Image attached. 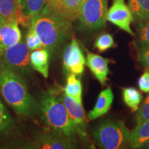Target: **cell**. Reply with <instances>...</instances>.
<instances>
[{
    "instance_id": "cell-8",
    "label": "cell",
    "mask_w": 149,
    "mask_h": 149,
    "mask_svg": "<svg viewBox=\"0 0 149 149\" xmlns=\"http://www.w3.org/2000/svg\"><path fill=\"white\" fill-rule=\"evenodd\" d=\"M62 98L76 133L81 141L87 142L86 119L82 104L79 103L71 97L66 95L65 93L62 95Z\"/></svg>"
},
{
    "instance_id": "cell-25",
    "label": "cell",
    "mask_w": 149,
    "mask_h": 149,
    "mask_svg": "<svg viewBox=\"0 0 149 149\" xmlns=\"http://www.w3.org/2000/svg\"><path fill=\"white\" fill-rule=\"evenodd\" d=\"M148 120H149V92L144 100V102L141 104L140 107H139L136 115V121L137 124Z\"/></svg>"
},
{
    "instance_id": "cell-13",
    "label": "cell",
    "mask_w": 149,
    "mask_h": 149,
    "mask_svg": "<svg viewBox=\"0 0 149 149\" xmlns=\"http://www.w3.org/2000/svg\"><path fill=\"white\" fill-rule=\"evenodd\" d=\"M111 61V59L104 58L91 52H87L86 64L102 85L105 84L107 80V76L109 72V64Z\"/></svg>"
},
{
    "instance_id": "cell-28",
    "label": "cell",
    "mask_w": 149,
    "mask_h": 149,
    "mask_svg": "<svg viewBox=\"0 0 149 149\" xmlns=\"http://www.w3.org/2000/svg\"><path fill=\"white\" fill-rule=\"evenodd\" d=\"M139 58L143 66L149 69V48L140 49Z\"/></svg>"
},
{
    "instance_id": "cell-4",
    "label": "cell",
    "mask_w": 149,
    "mask_h": 149,
    "mask_svg": "<svg viewBox=\"0 0 149 149\" xmlns=\"http://www.w3.org/2000/svg\"><path fill=\"white\" fill-rule=\"evenodd\" d=\"M93 134L100 148L119 149L128 144L130 131L124 121L108 120L97 126Z\"/></svg>"
},
{
    "instance_id": "cell-15",
    "label": "cell",
    "mask_w": 149,
    "mask_h": 149,
    "mask_svg": "<svg viewBox=\"0 0 149 149\" xmlns=\"http://www.w3.org/2000/svg\"><path fill=\"white\" fill-rule=\"evenodd\" d=\"M114 95L111 88L104 89L99 94L93 109L89 112L88 118L90 121L95 120L107 113L113 104Z\"/></svg>"
},
{
    "instance_id": "cell-21",
    "label": "cell",
    "mask_w": 149,
    "mask_h": 149,
    "mask_svg": "<svg viewBox=\"0 0 149 149\" xmlns=\"http://www.w3.org/2000/svg\"><path fill=\"white\" fill-rule=\"evenodd\" d=\"M17 0H0V21L16 17Z\"/></svg>"
},
{
    "instance_id": "cell-3",
    "label": "cell",
    "mask_w": 149,
    "mask_h": 149,
    "mask_svg": "<svg viewBox=\"0 0 149 149\" xmlns=\"http://www.w3.org/2000/svg\"><path fill=\"white\" fill-rule=\"evenodd\" d=\"M40 106L42 118L48 128L64 135L77 144V135L68 116L60 92L51 89L44 93Z\"/></svg>"
},
{
    "instance_id": "cell-29",
    "label": "cell",
    "mask_w": 149,
    "mask_h": 149,
    "mask_svg": "<svg viewBox=\"0 0 149 149\" xmlns=\"http://www.w3.org/2000/svg\"><path fill=\"white\" fill-rule=\"evenodd\" d=\"M139 148L141 149H149V138L144 141L140 146L139 147Z\"/></svg>"
},
{
    "instance_id": "cell-6",
    "label": "cell",
    "mask_w": 149,
    "mask_h": 149,
    "mask_svg": "<svg viewBox=\"0 0 149 149\" xmlns=\"http://www.w3.org/2000/svg\"><path fill=\"white\" fill-rule=\"evenodd\" d=\"M107 11L108 0H85L80 7L78 18L86 29L96 31L105 25Z\"/></svg>"
},
{
    "instance_id": "cell-19",
    "label": "cell",
    "mask_w": 149,
    "mask_h": 149,
    "mask_svg": "<svg viewBox=\"0 0 149 149\" xmlns=\"http://www.w3.org/2000/svg\"><path fill=\"white\" fill-rule=\"evenodd\" d=\"M64 92L66 95L71 97L82 104V84L76 74L72 73L68 74Z\"/></svg>"
},
{
    "instance_id": "cell-11",
    "label": "cell",
    "mask_w": 149,
    "mask_h": 149,
    "mask_svg": "<svg viewBox=\"0 0 149 149\" xmlns=\"http://www.w3.org/2000/svg\"><path fill=\"white\" fill-rule=\"evenodd\" d=\"M22 40L16 17L0 21V53Z\"/></svg>"
},
{
    "instance_id": "cell-22",
    "label": "cell",
    "mask_w": 149,
    "mask_h": 149,
    "mask_svg": "<svg viewBox=\"0 0 149 149\" xmlns=\"http://www.w3.org/2000/svg\"><path fill=\"white\" fill-rule=\"evenodd\" d=\"M116 46L115 44L114 39L111 34L104 33L100 35L95 42V47L97 49L99 52H104L115 47Z\"/></svg>"
},
{
    "instance_id": "cell-30",
    "label": "cell",
    "mask_w": 149,
    "mask_h": 149,
    "mask_svg": "<svg viewBox=\"0 0 149 149\" xmlns=\"http://www.w3.org/2000/svg\"><path fill=\"white\" fill-rule=\"evenodd\" d=\"M84 1H85V0H80V2H81V3H82Z\"/></svg>"
},
{
    "instance_id": "cell-26",
    "label": "cell",
    "mask_w": 149,
    "mask_h": 149,
    "mask_svg": "<svg viewBox=\"0 0 149 149\" xmlns=\"http://www.w3.org/2000/svg\"><path fill=\"white\" fill-rule=\"evenodd\" d=\"M137 44L140 49L149 48V19L139 30Z\"/></svg>"
},
{
    "instance_id": "cell-20",
    "label": "cell",
    "mask_w": 149,
    "mask_h": 149,
    "mask_svg": "<svg viewBox=\"0 0 149 149\" xmlns=\"http://www.w3.org/2000/svg\"><path fill=\"white\" fill-rule=\"evenodd\" d=\"M122 95L124 102L130 108L131 111H137L142 100V95L140 92L134 87H128L123 88Z\"/></svg>"
},
{
    "instance_id": "cell-17",
    "label": "cell",
    "mask_w": 149,
    "mask_h": 149,
    "mask_svg": "<svg viewBox=\"0 0 149 149\" xmlns=\"http://www.w3.org/2000/svg\"><path fill=\"white\" fill-rule=\"evenodd\" d=\"M149 138V120L137 124L130 132L128 145L131 148H139Z\"/></svg>"
},
{
    "instance_id": "cell-24",
    "label": "cell",
    "mask_w": 149,
    "mask_h": 149,
    "mask_svg": "<svg viewBox=\"0 0 149 149\" xmlns=\"http://www.w3.org/2000/svg\"><path fill=\"white\" fill-rule=\"evenodd\" d=\"M13 124L12 117L0 100V133H5Z\"/></svg>"
},
{
    "instance_id": "cell-1",
    "label": "cell",
    "mask_w": 149,
    "mask_h": 149,
    "mask_svg": "<svg viewBox=\"0 0 149 149\" xmlns=\"http://www.w3.org/2000/svg\"><path fill=\"white\" fill-rule=\"evenodd\" d=\"M30 26L40 38L43 47L51 53L58 51L72 33L71 22L47 3L32 19Z\"/></svg>"
},
{
    "instance_id": "cell-27",
    "label": "cell",
    "mask_w": 149,
    "mask_h": 149,
    "mask_svg": "<svg viewBox=\"0 0 149 149\" xmlns=\"http://www.w3.org/2000/svg\"><path fill=\"white\" fill-rule=\"evenodd\" d=\"M138 86L140 90L144 93L149 92V70H146L138 79Z\"/></svg>"
},
{
    "instance_id": "cell-10",
    "label": "cell",
    "mask_w": 149,
    "mask_h": 149,
    "mask_svg": "<svg viewBox=\"0 0 149 149\" xmlns=\"http://www.w3.org/2000/svg\"><path fill=\"white\" fill-rule=\"evenodd\" d=\"M107 20L132 36L135 35L130 28L134 19L125 0H113L111 8L107 11Z\"/></svg>"
},
{
    "instance_id": "cell-7",
    "label": "cell",
    "mask_w": 149,
    "mask_h": 149,
    "mask_svg": "<svg viewBox=\"0 0 149 149\" xmlns=\"http://www.w3.org/2000/svg\"><path fill=\"white\" fill-rule=\"evenodd\" d=\"M30 146V148L39 149H71L77 148V144L64 135L48 128L38 132Z\"/></svg>"
},
{
    "instance_id": "cell-23",
    "label": "cell",
    "mask_w": 149,
    "mask_h": 149,
    "mask_svg": "<svg viewBox=\"0 0 149 149\" xmlns=\"http://www.w3.org/2000/svg\"><path fill=\"white\" fill-rule=\"evenodd\" d=\"M25 42L30 51H35V50L43 47L42 41L31 26H29V31H28L27 34L26 35Z\"/></svg>"
},
{
    "instance_id": "cell-31",
    "label": "cell",
    "mask_w": 149,
    "mask_h": 149,
    "mask_svg": "<svg viewBox=\"0 0 149 149\" xmlns=\"http://www.w3.org/2000/svg\"><path fill=\"white\" fill-rule=\"evenodd\" d=\"M48 1V0H46V1Z\"/></svg>"
},
{
    "instance_id": "cell-2",
    "label": "cell",
    "mask_w": 149,
    "mask_h": 149,
    "mask_svg": "<svg viewBox=\"0 0 149 149\" xmlns=\"http://www.w3.org/2000/svg\"><path fill=\"white\" fill-rule=\"evenodd\" d=\"M0 93L14 111L26 117L40 113V104L30 93L25 79L0 66Z\"/></svg>"
},
{
    "instance_id": "cell-5",
    "label": "cell",
    "mask_w": 149,
    "mask_h": 149,
    "mask_svg": "<svg viewBox=\"0 0 149 149\" xmlns=\"http://www.w3.org/2000/svg\"><path fill=\"white\" fill-rule=\"evenodd\" d=\"M30 50L24 40L0 53V66L4 67L24 79L33 75L30 61Z\"/></svg>"
},
{
    "instance_id": "cell-12",
    "label": "cell",
    "mask_w": 149,
    "mask_h": 149,
    "mask_svg": "<svg viewBox=\"0 0 149 149\" xmlns=\"http://www.w3.org/2000/svg\"><path fill=\"white\" fill-rule=\"evenodd\" d=\"M46 0H17L16 18L24 26L31 25L32 19L44 8Z\"/></svg>"
},
{
    "instance_id": "cell-14",
    "label": "cell",
    "mask_w": 149,
    "mask_h": 149,
    "mask_svg": "<svg viewBox=\"0 0 149 149\" xmlns=\"http://www.w3.org/2000/svg\"><path fill=\"white\" fill-rule=\"evenodd\" d=\"M46 3L51 6L70 22L74 21L79 17L81 7L80 0H48Z\"/></svg>"
},
{
    "instance_id": "cell-9",
    "label": "cell",
    "mask_w": 149,
    "mask_h": 149,
    "mask_svg": "<svg viewBox=\"0 0 149 149\" xmlns=\"http://www.w3.org/2000/svg\"><path fill=\"white\" fill-rule=\"evenodd\" d=\"M63 64L66 73L80 76L84 72L86 59L79 43L74 37L65 48L63 55Z\"/></svg>"
},
{
    "instance_id": "cell-18",
    "label": "cell",
    "mask_w": 149,
    "mask_h": 149,
    "mask_svg": "<svg viewBox=\"0 0 149 149\" xmlns=\"http://www.w3.org/2000/svg\"><path fill=\"white\" fill-rule=\"evenodd\" d=\"M134 19L144 22L149 19V0H128Z\"/></svg>"
},
{
    "instance_id": "cell-16",
    "label": "cell",
    "mask_w": 149,
    "mask_h": 149,
    "mask_svg": "<svg viewBox=\"0 0 149 149\" xmlns=\"http://www.w3.org/2000/svg\"><path fill=\"white\" fill-rule=\"evenodd\" d=\"M49 59L50 52L45 48L35 50L30 53L31 66L46 79L48 77Z\"/></svg>"
}]
</instances>
